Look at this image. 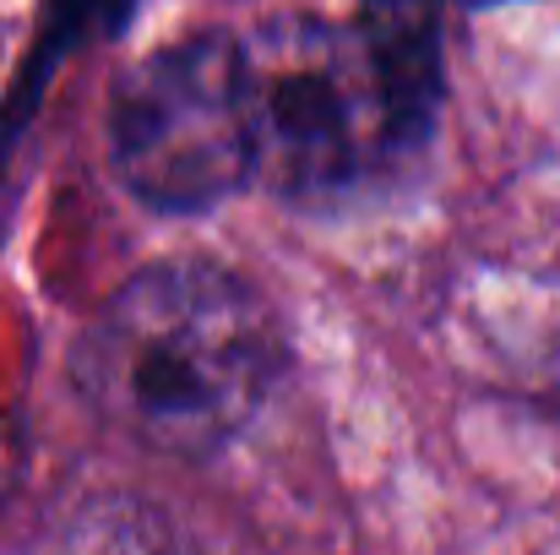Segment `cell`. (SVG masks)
Listing matches in <instances>:
<instances>
[{"label":"cell","mask_w":560,"mask_h":555,"mask_svg":"<svg viewBox=\"0 0 560 555\" xmlns=\"http://www.w3.org/2000/svg\"><path fill=\"white\" fill-rule=\"evenodd\" d=\"M278 370V316L245 278L212 262L137 273L77 338L88 403L175 458L234 441L272 397Z\"/></svg>","instance_id":"1"},{"label":"cell","mask_w":560,"mask_h":555,"mask_svg":"<svg viewBox=\"0 0 560 555\" xmlns=\"http://www.w3.org/2000/svg\"><path fill=\"white\" fill-rule=\"evenodd\" d=\"M430 120L435 104L397 77L365 22H289L250 49L256 175L283 196L354 190L397 164Z\"/></svg>","instance_id":"2"},{"label":"cell","mask_w":560,"mask_h":555,"mask_svg":"<svg viewBox=\"0 0 560 555\" xmlns=\"http://www.w3.org/2000/svg\"><path fill=\"white\" fill-rule=\"evenodd\" d=\"M115 164L126 185L164 207L201 212L256 175L250 126V49L229 33L164 44L120 77Z\"/></svg>","instance_id":"3"},{"label":"cell","mask_w":560,"mask_h":555,"mask_svg":"<svg viewBox=\"0 0 560 555\" xmlns=\"http://www.w3.org/2000/svg\"><path fill=\"white\" fill-rule=\"evenodd\" d=\"M457 5H506V0H457Z\"/></svg>","instance_id":"4"}]
</instances>
